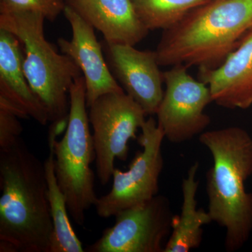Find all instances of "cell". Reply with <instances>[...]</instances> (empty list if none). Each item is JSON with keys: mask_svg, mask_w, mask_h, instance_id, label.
I'll return each instance as SVG.
<instances>
[{"mask_svg": "<svg viewBox=\"0 0 252 252\" xmlns=\"http://www.w3.org/2000/svg\"><path fill=\"white\" fill-rule=\"evenodd\" d=\"M0 241L49 252L53 227L45 167L21 137L0 149Z\"/></svg>", "mask_w": 252, "mask_h": 252, "instance_id": "cell-1", "label": "cell"}, {"mask_svg": "<svg viewBox=\"0 0 252 252\" xmlns=\"http://www.w3.org/2000/svg\"><path fill=\"white\" fill-rule=\"evenodd\" d=\"M199 141L213 158L207 173L209 214L225 230V250L238 251L252 232V194L245 188L252 175V137L232 126L205 131Z\"/></svg>", "mask_w": 252, "mask_h": 252, "instance_id": "cell-2", "label": "cell"}, {"mask_svg": "<svg viewBox=\"0 0 252 252\" xmlns=\"http://www.w3.org/2000/svg\"><path fill=\"white\" fill-rule=\"evenodd\" d=\"M252 30V0H211L164 31L160 66L215 68Z\"/></svg>", "mask_w": 252, "mask_h": 252, "instance_id": "cell-3", "label": "cell"}, {"mask_svg": "<svg viewBox=\"0 0 252 252\" xmlns=\"http://www.w3.org/2000/svg\"><path fill=\"white\" fill-rule=\"evenodd\" d=\"M45 20L40 13L30 11L0 14V28L12 33L21 43L23 70L49 122H61L68 120L69 90L82 73L69 56L58 53L46 40Z\"/></svg>", "mask_w": 252, "mask_h": 252, "instance_id": "cell-4", "label": "cell"}, {"mask_svg": "<svg viewBox=\"0 0 252 252\" xmlns=\"http://www.w3.org/2000/svg\"><path fill=\"white\" fill-rule=\"evenodd\" d=\"M85 79L78 78L69 90V112L64 135L54 144L55 171L69 215L84 225L85 213L97 201L94 177L91 168L95 161L94 139L87 113Z\"/></svg>", "mask_w": 252, "mask_h": 252, "instance_id": "cell-5", "label": "cell"}, {"mask_svg": "<svg viewBox=\"0 0 252 252\" xmlns=\"http://www.w3.org/2000/svg\"><path fill=\"white\" fill-rule=\"evenodd\" d=\"M89 108L96 172L101 185H106L112 179L115 160H127L129 141L137 138L136 133L145 123L147 115L125 92L104 94Z\"/></svg>", "mask_w": 252, "mask_h": 252, "instance_id": "cell-6", "label": "cell"}, {"mask_svg": "<svg viewBox=\"0 0 252 252\" xmlns=\"http://www.w3.org/2000/svg\"><path fill=\"white\" fill-rule=\"evenodd\" d=\"M137 142L142 147L132 159L127 171L114 169L110 191L97 199L95 210L101 218L115 217L119 212L145 203L158 195L163 168V131L153 117L141 127Z\"/></svg>", "mask_w": 252, "mask_h": 252, "instance_id": "cell-7", "label": "cell"}, {"mask_svg": "<svg viewBox=\"0 0 252 252\" xmlns=\"http://www.w3.org/2000/svg\"><path fill=\"white\" fill-rule=\"evenodd\" d=\"M172 214L166 197L157 195L115 215V223L106 228L89 252H163L171 234Z\"/></svg>", "mask_w": 252, "mask_h": 252, "instance_id": "cell-8", "label": "cell"}, {"mask_svg": "<svg viewBox=\"0 0 252 252\" xmlns=\"http://www.w3.org/2000/svg\"><path fill=\"white\" fill-rule=\"evenodd\" d=\"M182 64L163 72L166 86L157 112L165 138L181 144L201 135L211 122L205 109L213 102L208 86L194 79Z\"/></svg>", "mask_w": 252, "mask_h": 252, "instance_id": "cell-9", "label": "cell"}, {"mask_svg": "<svg viewBox=\"0 0 252 252\" xmlns=\"http://www.w3.org/2000/svg\"><path fill=\"white\" fill-rule=\"evenodd\" d=\"M106 52L113 75L124 92L140 104L147 115L157 114L163 97L164 79L156 51L106 43Z\"/></svg>", "mask_w": 252, "mask_h": 252, "instance_id": "cell-10", "label": "cell"}, {"mask_svg": "<svg viewBox=\"0 0 252 252\" xmlns=\"http://www.w3.org/2000/svg\"><path fill=\"white\" fill-rule=\"evenodd\" d=\"M63 14L72 28V37L70 40L59 38L58 44L62 54L69 56L81 69L88 107L104 94L124 92L109 70L94 28L67 4Z\"/></svg>", "mask_w": 252, "mask_h": 252, "instance_id": "cell-11", "label": "cell"}, {"mask_svg": "<svg viewBox=\"0 0 252 252\" xmlns=\"http://www.w3.org/2000/svg\"><path fill=\"white\" fill-rule=\"evenodd\" d=\"M198 78L208 86L217 105L230 109L252 107V30L220 66L199 68Z\"/></svg>", "mask_w": 252, "mask_h": 252, "instance_id": "cell-12", "label": "cell"}, {"mask_svg": "<svg viewBox=\"0 0 252 252\" xmlns=\"http://www.w3.org/2000/svg\"><path fill=\"white\" fill-rule=\"evenodd\" d=\"M65 2L100 32L107 44L135 46L148 34L132 0H65Z\"/></svg>", "mask_w": 252, "mask_h": 252, "instance_id": "cell-13", "label": "cell"}, {"mask_svg": "<svg viewBox=\"0 0 252 252\" xmlns=\"http://www.w3.org/2000/svg\"><path fill=\"white\" fill-rule=\"evenodd\" d=\"M0 97L22 109L42 126L49 117L30 86L23 67L21 43L12 33L0 28Z\"/></svg>", "mask_w": 252, "mask_h": 252, "instance_id": "cell-14", "label": "cell"}, {"mask_svg": "<svg viewBox=\"0 0 252 252\" xmlns=\"http://www.w3.org/2000/svg\"><path fill=\"white\" fill-rule=\"evenodd\" d=\"M198 168V162H195L182 180V210L180 215H174L171 234L163 252H189L198 248L203 240V225L212 222L208 211L197 207Z\"/></svg>", "mask_w": 252, "mask_h": 252, "instance_id": "cell-15", "label": "cell"}, {"mask_svg": "<svg viewBox=\"0 0 252 252\" xmlns=\"http://www.w3.org/2000/svg\"><path fill=\"white\" fill-rule=\"evenodd\" d=\"M44 162L47 196L54 232L49 252H84L80 241L71 224L65 197L60 188L55 171L54 152L49 150Z\"/></svg>", "mask_w": 252, "mask_h": 252, "instance_id": "cell-16", "label": "cell"}, {"mask_svg": "<svg viewBox=\"0 0 252 252\" xmlns=\"http://www.w3.org/2000/svg\"><path fill=\"white\" fill-rule=\"evenodd\" d=\"M211 0H132L140 21L149 31H166L193 10Z\"/></svg>", "mask_w": 252, "mask_h": 252, "instance_id": "cell-17", "label": "cell"}, {"mask_svg": "<svg viewBox=\"0 0 252 252\" xmlns=\"http://www.w3.org/2000/svg\"><path fill=\"white\" fill-rule=\"evenodd\" d=\"M66 6L65 0H0V14L40 13L46 20L54 21Z\"/></svg>", "mask_w": 252, "mask_h": 252, "instance_id": "cell-18", "label": "cell"}, {"mask_svg": "<svg viewBox=\"0 0 252 252\" xmlns=\"http://www.w3.org/2000/svg\"><path fill=\"white\" fill-rule=\"evenodd\" d=\"M17 116L0 109V149L7 148L21 137L22 125Z\"/></svg>", "mask_w": 252, "mask_h": 252, "instance_id": "cell-19", "label": "cell"}, {"mask_svg": "<svg viewBox=\"0 0 252 252\" xmlns=\"http://www.w3.org/2000/svg\"><path fill=\"white\" fill-rule=\"evenodd\" d=\"M0 252H17L18 250L11 243H8V242L0 241Z\"/></svg>", "mask_w": 252, "mask_h": 252, "instance_id": "cell-20", "label": "cell"}]
</instances>
